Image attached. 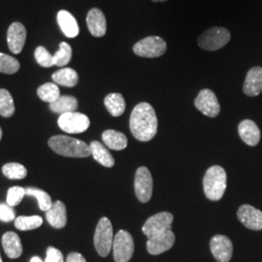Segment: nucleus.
I'll return each instance as SVG.
<instances>
[{"label":"nucleus","instance_id":"nucleus-1","mask_svg":"<svg viewBox=\"0 0 262 262\" xmlns=\"http://www.w3.org/2000/svg\"><path fill=\"white\" fill-rule=\"evenodd\" d=\"M158 118L150 104L142 102L131 113L129 126L132 135L142 142L150 141L158 132Z\"/></svg>","mask_w":262,"mask_h":262},{"label":"nucleus","instance_id":"nucleus-2","mask_svg":"<svg viewBox=\"0 0 262 262\" xmlns=\"http://www.w3.org/2000/svg\"><path fill=\"white\" fill-rule=\"evenodd\" d=\"M49 147L59 156L66 158H88L92 155L91 148L84 141L66 135H56L50 138Z\"/></svg>","mask_w":262,"mask_h":262},{"label":"nucleus","instance_id":"nucleus-3","mask_svg":"<svg viewBox=\"0 0 262 262\" xmlns=\"http://www.w3.org/2000/svg\"><path fill=\"white\" fill-rule=\"evenodd\" d=\"M226 172L219 165H214L207 170L203 179L204 192L208 199L219 201L225 194L226 189Z\"/></svg>","mask_w":262,"mask_h":262},{"label":"nucleus","instance_id":"nucleus-4","mask_svg":"<svg viewBox=\"0 0 262 262\" xmlns=\"http://www.w3.org/2000/svg\"><path fill=\"white\" fill-rule=\"evenodd\" d=\"M230 32L225 28H211L204 31L197 40L198 46L205 51H217L230 41Z\"/></svg>","mask_w":262,"mask_h":262},{"label":"nucleus","instance_id":"nucleus-5","mask_svg":"<svg viewBox=\"0 0 262 262\" xmlns=\"http://www.w3.org/2000/svg\"><path fill=\"white\" fill-rule=\"evenodd\" d=\"M94 246L98 254L107 256L113 249L114 234L112 223L108 217H101L97 224L94 233Z\"/></svg>","mask_w":262,"mask_h":262},{"label":"nucleus","instance_id":"nucleus-6","mask_svg":"<svg viewBox=\"0 0 262 262\" xmlns=\"http://www.w3.org/2000/svg\"><path fill=\"white\" fill-rule=\"evenodd\" d=\"M166 50V42L159 36L144 38L133 46V53L136 56L148 58H155L163 56Z\"/></svg>","mask_w":262,"mask_h":262},{"label":"nucleus","instance_id":"nucleus-7","mask_svg":"<svg viewBox=\"0 0 262 262\" xmlns=\"http://www.w3.org/2000/svg\"><path fill=\"white\" fill-rule=\"evenodd\" d=\"M114 259L116 262H127L130 260L134 253V241L129 232L120 230L114 237L113 242Z\"/></svg>","mask_w":262,"mask_h":262},{"label":"nucleus","instance_id":"nucleus-8","mask_svg":"<svg viewBox=\"0 0 262 262\" xmlns=\"http://www.w3.org/2000/svg\"><path fill=\"white\" fill-rule=\"evenodd\" d=\"M58 126L61 130L78 134L86 130L90 127V119L82 113L71 112L60 115L57 120Z\"/></svg>","mask_w":262,"mask_h":262},{"label":"nucleus","instance_id":"nucleus-9","mask_svg":"<svg viewBox=\"0 0 262 262\" xmlns=\"http://www.w3.org/2000/svg\"><path fill=\"white\" fill-rule=\"evenodd\" d=\"M135 193L136 196L142 203H147L150 201L152 194V177L150 170L147 167H140L137 169L135 174Z\"/></svg>","mask_w":262,"mask_h":262},{"label":"nucleus","instance_id":"nucleus-10","mask_svg":"<svg viewBox=\"0 0 262 262\" xmlns=\"http://www.w3.org/2000/svg\"><path fill=\"white\" fill-rule=\"evenodd\" d=\"M173 220L174 216L168 212H161L151 215L142 227L143 233L148 238H150L154 235L161 233L167 229H171Z\"/></svg>","mask_w":262,"mask_h":262},{"label":"nucleus","instance_id":"nucleus-11","mask_svg":"<svg viewBox=\"0 0 262 262\" xmlns=\"http://www.w3.org/2000/svg\"><path fill=\"white\" fill-rule=\"evenodd\" d=\"M194 105L203 115L209 118H215L221 112V106L219 100L211 90H202L197 95Z\"/></svg>","mask_w":262,"mask_h":262},{"label":"nucleus","instance_id":"nucleus-12","mask_svg":"<svg viewBox=\"0 0 262 262\" xmlns=\"http://www.w3.org/2000/svg\"><path fill=\"white\" fill-rule=\"evenodd\" d=\"M175 243V234L171 229L148 238L147 250L150 254L157 255L170 250Z\"/></svg>","mask_w":262,"mask_h":262},{"label":"nucleus","instance_id":"nucleus-13","mask_svg":"<svg viewBox=\"0 0 262 262\" xmlns=\"http://www.w3.org/2000/svg\"><path fill=\"white\" fill-rule=\"evenodd\" d=\"M210 248L216 261L228 262L232 257V242L225 235H215L211 239Z\"/></svg>","mask_w":262,"mask_h":262},{"label":"nucleus","instance_id":"nucleus-14","mask_svg":"<svg viewBox=\"0 0 262 262\" xmlns=\"http://www.w3.org/2000/svg\"><path fill=\"white\" fill-rule=\"evenodd\" d=\"M237 215L239 221L247 228L252 230H261L262 212L251 205H242L239 208Z\"/></svg>","mask_w":262,"mask_h":262},{"label":"nucleus","instance_id":"nucleus-15","mask_svg":"<svg viewBox=\"0 0 262 262\" xmlns=\"http://www.w3.org/2000/svg\"><path fill=\"white\" fill-rule=\"evenodd\" d=\"M27 40V29L20 23H13L9 27L7 33V42L10 51L14 54H19Z\"/></svg>","mask_w":262,"mask_h":262},{"label":"nucleus","instance_id":"nucleus-16","mask_svg":"<svg viewBox=\"0 0 262 262\" xmlns=\"http://www.w3.org/2000/svg\"><path fill=\"white\" fill-rule=\"evenodd\" d=\"M86 26L94 37H102L107 31V23L103 12L98 8L89 11L86 16Z\"/></svg>","mask_w":262,"mask_h":262},{"label":"nucleus","instance_id":"nucleus-17","mask_svg":"<svg viewBox=\"0 0 262 262\" xmlns=\"http://www.w3.org/2000/svg\"><path fill=\"white\" fill-rule=\"evenodd\" d=\"M244 94L256 96L262 93V67L255 66L250 69L244 83Z\"/></svg>","mask_w":262,"mask_h":262},{"label":"nucleus","instance_id":"nucleus-18","mask_svg":"<svg viewBox=\"0 0 262 262\" xmlns=\"http://www.w3.org/2000/svg\"><path fill=\"white\" fill-rule=\"evenodd\" d=\"M241 139L249 146H256L260 140V130L255 122L251 120H244L238 126Z\"/></svg>","mask_w":262,"mask_h":262},{"label":"nucleus","instance_id":"nucleus-19","mask_svg":"<svg viewBox=\"0 0 262 262\" xmlns=\"http://www.w3.org/2000/svg\"><path fill=\"white\" fill-rule=\"evenodd\" d=\"M56 19L59 28L66 37L75 38L79 34L80 28L74 16L71 13L66 10H61L57 13Z\"/></svg>","mask_w":262,"mask_h":262},{"label":"nucleus","instance_id":"nucleus-20","mask_svg":"<svg viewBox=\"0 0 262 262\" xmlns=\"http://www.w3.org/2000/svg\"><path fill=\"white\" fill-rule=\"evenodd\" d=\"M46 220L55 228H63L67 223L66 207L61 201H56L46 212Z\"/></svg>","mask_w":262,"mask_h":262},{"label":"nucleus","instance_id":"nucleus-21","mask_svg":"<svg viewBox=\"0 0 262 262\" xmlns=\"http://www.w3.org/2000/svg\"><path fill=\"white\" fill-rule=\"evenodd\" d=\"M2 247L7 256L16 259L23 254V245L19 235L15 232H6L2 236Z\"/></svg>","mask_w":262,"mask_h":262},{"label":"nucleus","instance_id":"nucleus-22","mask_svg":"<svg viewBox=\"0 0 262 262\" xmlns=\"http://www.w3.org/2000/svg\"><path fill=\"white\" fill-rule=\"evenodd\" d=\"M102 140L104 144L115 150H122L127 146L126 136L120 131L108 129L102 133Z\"/></svg>","mask_w":262,"mask_h":262},{"label":"nucleus","instance_id":"nucleus-23","mask_svg":"<svg viewBox=\"0 0 262 262\" xmlns=\"http://www.w3.org/2000/svg\"><path fill=\"white\" fill-rule=\"evenodd\" d=\"M90 148L94 159L99 162L101 165L105 167H113L115 164V159L113 158L111 152L107 150L104 145L98 141H93L90 144Z\"/></svg>","mask_w":262,"mask_h":262},{"label":"nucleus","instance_id":"nucleus-24","mask_svg":"<svg viewBox=\"0 0 262 262\" xmlns=\"http://www.w3.org/2000/svg\"><path fill=\"white\" fill-rule=\"evenodd\" d=\"M78 108V100L71 95H60L55 102L50 104V109L54 113L63 115L66 113L75 112Z\"/></svg>","mask_w":262,"mask_h":262},{"label":"nucleus","instance_id":"nucleus-25","mask_svg":"<svg viewBox=\"0 0 262 262\" xmlns=\"http://www.w3.org/2000/svg\"><path fill=\"white\" fill-rule=\"evenodd\" d=\"M54 82L63 86L73 88L78 84L79 76L74 69L72 68H62L57 70L52 76Z\"/></svg>","mask_w":262,"mask_h":262},{"label":"nucleus","instance_id":"nucleus-26","mask_svg":"<svg viewBox=\"0 0 262 262\" xmlns=\"http://www.w3.org/2000/svg\"><path fill=\"white\" fill-rule=\"evenodd\" d=\"M104 104L113 117H120L125 111V101L121 94H108L104 99Z\"/></svg>","mask_w":262,"mask_h":262},{"label":"nucleus","instance_id":"nucleus-27","mask_svg":"<svg viewBox=\"0 0 262 262\" xmlns=\"http://www.w3.org/2000/svg\"><path fill=\"white\" fill-rule=\"evenodd\" d=\"M37 94L42 101L51 104L59 98L60 92L56 84L46 83L38 88Z\"/></svg>","mask_w":262,"mask_h":262},{"label":"nucleus","instance_id":"nucleus-28","mask_svg":"<svg viewBox=\"0 0 262 262\" xmlns=\"http://www.w3.org/2000/svg\"><path fill=\"white\" fill-rule=\"evenodd\" d=\"M43 224V219L40 215H20L15 219V226L21 231L36 229Z\"/></svg>","mask_w":262,"mask_h":262},{"label":"nucleus","instance_id":"nucleus-29","mask_svg":"<svg viewBox=\"0 0 262 262\" xmlns=\"http://www.w3.org/2000/svg\"><path fill=\"white\" fill-rule=\"evenodd\" d=\"M26 194L29 196L35 197L37 199L38 205L41 211L47 212L48 210L53 205L52 198L46 191L36 188V187H28L26 188Z\"/></svg>","mask_w":262,"mask_h":262},{"label":"nucleus","instance_id":"nucleus-30","mask_svg":"<svg viewBox=\"0 0 262 262\" xmlns=\"http://www.w3.org/2000/svg\"><path fill=\"white\" fill-rule=\"evenodd\" d=\"M2 173L6 178L10 180H21L27 177L28 170L23 164L10 162L3 165Z\"/></svg>","mask_w":262,"mask_h":262},{"label":"nucleus","instance_id":"nucleus-31","mask_svg":"<svg viewBox=\"0 0 262 262\" xmlns=\"http://www.w3.org/2000/svg\"><path fill=\"white\" fill-rule=\"evenodd\" d=\"M15 113V105L13 97L7 90H0V116L10 118Z\"/></svg>","mask_w":262,"mask_h":262},{"label":"nucleus","instance_id":"nucleus-32","mask_svg":"<svg viewBox=\"0 0 262 262\" xmlns=\"http://www.w3.org/2000/svg\"><path fill=\"white\" fill-rule=\"evenodd\" d=\"M71 57H72L71 46L66 42H61L58 51L54 55L55 66H59V67L66 66L71 60Z\"/></svg>","mask_w":262,"mask_h":262},{"label":"nucleus","instance_id":"nucleus-33","mask_svg":"<svg viewBox=\"0 0 262 262\" xmlns=\"http://www.w3.org/2000/svg\"><path fill=\"white\" fill-rule=\"evenodd\" d=\"M19 62L13 56L0 53V73L15 74L19 71Z\"/></svg>","mask_w":262,"mask_h":262},{"label":"nucleus","instance_id":"nucleus-34","mask_svg":"<svg viewBox=\"0 0 262 262\" xmlns=\"http://www.w3.org/2000/svg\"><path fill=\"white\" fill-rule=\"evenodd\" d=\"M34 56H35V59H36L38 64L42 67H52V66H55L54 56H52L48 52L46 48L42 47V46L38 47L35 50Z\"/></svg>","mask_w":262,"mask_h":262},{"label":"nucleus","instance_id":"nucleus-35","mask_svg":"<svg viewBox=\"0 0 262 262\" xmlns=\"http://www.w3.org/2000/svg\"><path fill=\"white\" fill-rule=\"evenodd\" d=\"M26 195V189L24 187H10L7 192V204L11 207L17 206L20 203L24 196Z\"/></svg>","mask_w":262,"mask_h":262},{"label":"nucleus","instance_id":"nucleus-36","mask_svg":"<svg viewBox=\"0 0 262 262\" xmlns=\"http://www.w3.org/2000/svg\"><path fill=\"white\" fill-rule=\"evenodd\" d=\"M16 219V213L13 207L5 203H0V221L9 223Z\"/></svg>","mask_w":262,"mask_h":262},{"label":"nucleus","instance_id":"nucleus-37","mask_svg":"<svg viewBox=\"0 0 262 262\" xmlns=\"http://www.w3.org/2000/svg\"><path fill=\"white\" fill-rule=\"evenodd\" d=\"M45 262H64L63 254L54 247H49Z\"/></svg>","mask_w":262,"mask_h":262},{"label":"nucleus","instance_id":"nucleus-38","mask_svg":"<svg viewBox=\"0 0 262 262\" xmlns=\"http://www.w3.org/2000/svg\"><path fill=\"white\" fill-rule=\"evenodd\" d=\"M66 262H86V260L81 253H70L66 258Z\"/></svg>","mask_w":262,"mask_h":262},{"label":"nucleus","instance_id":"nucleus-39","mask_svg":"<svg viewBox=\"0 0 262 262\" xmlns=\"http://www.w3.org/2000/svg\"><path fill=\"white\" fill-rule=\"evenodd\" d=\"M30 262H43V260H42L40 257H38V256H33V257L30 259Z\"/></svg>","mask_w":262,"mask_h":262},{"label":"nucleus","instance_id":"nucleus-40","mask_svg":"<svg viewBox=\"0 0 262 262\" xmlns=\"http://www.w3.org/2000/svg\"><path fill=\"white\" fill-rule=\"evenodd\" d=\"M154 2H165V1H168V0H151Z\"/></svg>","mask_w":262,"mask_h":262},{"label":"nucleus","instance_id":"nucleus-41","mask_svg":"<svg viewBox=\"0 0 262 262\" xmlns=\"http://www.w3.org/2000/svg\"><path fill=\"white\" fill-rule=\"evenodd\" d=\"M1 138H2V129L0 127V140H1Z\"/></svg>","mask_w":262,"mask_h":262},{"label":"nucleus","instance_id":"nucleus-42","mask_svg":"<svg viewBox=\"0 0 262 262\" xmlns=\"http://www.w3.org/2000/svg\"><path fill=\"white\" fill-rule=\"evenodd\" d=\"M0 262H3L2 261V258H1V255H0Z\"/></svg>","mask_w":262,"mask_h":262}]
</instances>
